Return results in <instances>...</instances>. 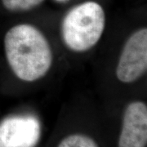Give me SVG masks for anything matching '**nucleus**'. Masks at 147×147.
I'll return each mask as SVG.
<instances>
[{"mask_svg": "<svg viewBox=\"0 0 147 147\" xmlns=\"http://www.w3.org/2000/svg\"><path fill=\"white\" fill-rule=\"evenodd\" d=\"M4 49L11 69L24 82L42 79L52 67L51 45L42 32L32 25L11 27L5 34Z\"/></svg>", "mask_w": 147, "mask_h": 147, "instance_id": "nucleus-1", "label": "nucleus"}, {"mask_svg": "<svg viewBox=\"0 0 147 147\" xmlns=\"http://www.w3.org/2000/svg\"><path fill=\"white\" fill-rule=\"evenodd\" d=\"M105 27L104 9L99 3L88 1L66 13L61 23V37L70 51L84 53L100 41Z\"/></svg>", "mask_w": 147, "mask_h": 147, "instance_id": "nucleus-2", "label": "nucleus"}, {"mask_svg": "<svg viewBox=\"0 0 147 147\" xmlns=\"http://www.w3.org/2000/svg\"><path fill=\"white\" fill-rule=\"evenodd\" d=\"M147 69V29L142 28L127 38L116 67L117 79L123 84L137 81Z\"/></svg>", "mask_w": 147, "mask_h": 147, "instance_id": "nucleus-3", "label": "nucleus"}, {"mask_svg": "<svg viewBox=\"0 0 147 147\" xmlns=\"http://www.w3.org/2000/svg\"><path fill=\"white\" fill-rule=\"evenodd\" d=\"M40 137V125L34 117L14 116L0 123V147H34Z\"/></svg>", "mask_w": 147, "mask_h": 147, "instance_id": "nucleus-4", "label": "nucleus"}, {"mask_svg": "<svg viewBox=\"0 0 147 147\" xmlns=\"http://www.w3.org/2000/svg\"><path fill=\"white\" fill-rule=\"evenodd\" d=\"M147 144V106L133 101L125 109L118 147H146Z\"/></svg>", "mask_w": 147, "mask_h": 147, "instance_id": "nucleus-5", "label": "nucleus"}, {"mask_svg": "<svg viewBox=\"0 0 147 147\" xmlns=\"http://www.w3.org/2000/svg\"><path fill=\"white\" fill-rule=\"evenodd\" d=\"M57 147H98L91 137L83 134H72L64 138Z\"/></svg>", "mask_w": 147, "mask_h": 147, "instance_id": "nucleus-6", "label": "nucleus"}, {"mask_svg": "<svg viewBox=\"0 0 147 147\" xmlns=\"http://www.w3.org/2000/svg\"><path fill=\"white\" fill-rule=\"evenodd\" d=\"M44 0H2L7 10L14 12L30 11L40 5Z\"/></svg>", "mask_w": 147, "mask_h": 147, "instance_id": "nucleus-7", "label": "nucleus"}, {"mask_svg": "<svg viewBox=\"0 0 147 147\" xmlns=\"http://www.w3.org/2000/svg\"><path fill=\"white\" fill-rule=\"evenodd\" d=\"M57 3H66L68 2L69 0H55Z\"/></svg>", "mask_w": 147, "mask_h": 147, "instance_id": "nucleus-8", "label": "nucleus"}]
</instances>
